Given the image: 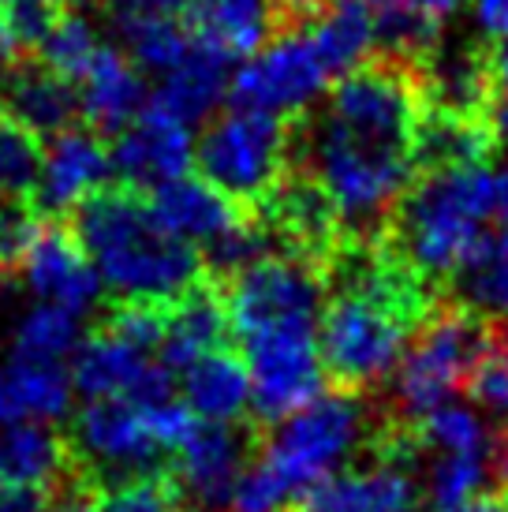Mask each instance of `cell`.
Listing matches in <instances>:
<instances>
[{"label":"cell","instance_id":"1","mask_svg":"<svg viewBox=\"0 0 508 512\" xmlns=\"http://www.w3.org/2000/svg\"><path fill=\"white\" fill-rule=\"evenodd\" d=\"M68 228L83 243L113 299L176 303L198 281H206L195 243L161 225L146 191L127 184L101 187L71 210Z\"/></svg>","mask_w":508,"mask_h":512},{"label":"cell","instance_id":"2","mask_svg":"<svg viewBox=\"0 0 508 512\" xmlns=\"http://www.w3.org/2000/svg\"><path fill=\"white\" fill-rule=\"evenodd\" d=\"M508 217V169L426 172L400 199L385 243L445 296L452 273Z\"/></svg>","mask_w":508,"mask_h":512},{"label":"cell","instance_id":"3","mask_svg":"<svg viewBox=\"0 0 508 512\" xmlns=\"http://www.w3.org/2000/svg\"><path fill=\"white\" fill-rule=\"evenodd\" d=\"M389 423H393V415L370 408L367 397L329 389L318 400H311L303 412L269 427L262 453L303 494L314 483L337 475L344 460L359 453V445L370 449L378 430H385Z\"/></svg>","mask_w":508,"mask_h":512},{"label":"cell","instance_id":"4","mask_svg":"<svg viewBox=\"0 0 508 512\" xmlns=\"http://www.w3.org/2000/svg\"><path fill=\"white\" fill-rule=\"evenodd\" d=\"M490 322L441 299L438 311L411 333V344L393 374L389 415L404 427L423 423L467 385V374L490 344Z\"/></svg>","mask_w":508,"mask_h":512},{"label":"cell","instance_id":"5","mask_svg":"<svg viewBox=\"0 0 508 512\" xmlns=\"http://www.w3.org/2000/svg\"><path fill=\"white\" fill-rule=\"evenodd\" d=\"M195 161L206 184L254 214L292 169V120L236 105L202 128Z\"/></svg>","mask_w":508,"mask_h":512},{"label":"cell","instance_id":"6","mask_svg":"<svg viewBox=\"0 0 508 512\" xmlns=\"http://www.w3.org/2000/svg\"><path fill=\"white\" fill-rule=\"evenodd\" d=\"M415 329L385 311L378 303L359 296L333 292L325 299L322 322H318V352L329 378V389L374 393L385 378H393L400 359L408 352Z\"/></svg>","mask_w":508,"mask_h":512},{"label":"cell","instance_id":"7","mask_svg":"<svg viewBox=\"0 0 508 512\" xmlns=\"http://www.w3.org/2000/svg\"><path fill=\"white\" fill-rule=\"evenodd\" d=\"M68 449L83 486H109L135 475H165L176 456L154 438L146 408L127 397L86 400L68 430Z\"/></svg>","mask_w":508,"mask_h":512},{"label":"cell","instance_id":"8","mask_svg":"<svg viewBox=\"0 0 508 512\" xmlns=\"http://www.w3.org/2000/svg\"><path fill=\"white\" fill-rule=\"evenodd\" d=\"M419 449L415 427L389 423L370 441V464L344 468L303 490L296 512H419Z\"/></svg>","mask_w":508,"mask_h":512},{"label":"cell","instance_id":"9","mask_svg":"<svg viewBox=\"0 0 508 512\" xmlns=\"http://www.w3.org/2000/svg\"><path fill=\"white\" fill-rule=\"evenodd\" d=\"M251 370V423L262 430L284 423L322 397L325 367L318 326H273L240 337Z\"/></svg>","mask_w":508,"mask_h":512},{"label":"cell","instance_id":"10","mask_svg":"<svg viewBox=\"0 0 508 512\" xmlns=\"http://www.w3.org/2000/svg\"><path fill=\"white\" fill-rule=\"evenodd\" d=\"M221 288L236 337L273 326H318L329 299L325 270L296 255L262 258Z\"/></svg>","mask_w":508,"mask_h":512},{"label":"cell","instance_id":"11","mask_svg":"<svg viewBox=\"0 0 508 512\" xmlns=\"http://www.w3.org/2000/svg\"><path fill=\"white\" fill-rule=\"evenodd\" d=\"M266 430L243 423H202L184 441L172 460V483L180 494V509L187 512H228L232 490L240 483L243 468L262 449Z\"/></svg>","mask_w":508,"mask_h":512},{"label":"cell","instance_id":"12","mask_svg":"<svg viewBox=\"0 0 508 512\" xmlns=\"http://www.w3.org/2000/svg\"><path fill=\"white\" fill-rule=\"evenodd\" d=\"M325 83H329V72L311 34H281L232 75V101L240 109H262V113L296 120L314 109Z\"/></svg>","mask_w":508,"mask_h":512},{"label":"cell","instance_id":"13","mask_svg":"<svg viewBox=\"0 0 508 512\" xmlns=\"http://www.w3.org/2000/svg\"><path fill=\"white\" fill-rule=\"evenodd\" d=\"M254 221L273 236L281 255L307 258L322 270L344 243V228H340L333 199L325 195V187L311 172L299 169V165L284 172L277 191L254 210Z\"/></svg>","mask_w":508,"mask_h":512},{"label":"cell","instance_id":"14","mask_svg":"<svg viewBox=\"0 0 508 512\" xmlns=\"http://www.w3.org/2000/svg\"><path fill=\"white\" fill-rule=\"evenodd\" d=\"M109 172H113V150L105 146L94 128H71L57 139H49L45 150L42 184L34 195V214L49 221V217H68L79 202H86L94 191L109 187Z\"/></svg>","mask_w":508,"mask_h":512},{"label":"cell","instance_id":"15","mask_svg":"<svg viewBox=\"0 0 508 512\" xmlns=\"http://www.w3.org/2000/svg\"><path fill=\"white\" fill-rule=\"evenodd\" d=\"M34 296L49 303V307H60L68 314H86L98 307L101 299V277L94 270L90 255L83 251V243L75 240V232L68 228V221L60 225H45L34 251L23 262V273H19Z\"/></svg>","mask_w":508,"mask_h":512},{"label":"cell","instance_id":"16","mask_svg":"<svg viewBox=\"0 0 508 512\" xmlns=\"http://www.w3.org/2000/svg\"><path fill=\"white\" fill-rule=\"evenodd\" d=\"M191 165V128L157 105H146L142 116L113 139V172L120 184L135 191H154L165 180L187 176Z\"/></svg>","mask_w":508,"mask_h":512},{"label":"cell","instance_id":"17","mask_svg":"<svg viewBox=\"0 0 508 512\" xmlns=\"http://www.w3.org/2000/svg\"><path fill=\"white\" fill-rule=\"evenodd\" d=\"M423 109L460 116H486L494 109V60L490 45L441 42L430 57L415 68Z\"/></svg>","mask_w":508,"mask_h":512},{"label":"cell","instance_id":"18","mask_svg":"<svg viewBox=\"0 0 508 512\" xmlns=\"http://www.w3.org/2000/svg\"><path fill=\"white\" fill-rule=\"evenodd\" d=\"M4 113L27 124L42 139H57L79 128L83 98L68 75L53 72L42 57H15L4 75Z\"/></svg>","mask_w":508,"mask_h":512},{"label":"cell","instance_id":"19","mask_svg":"<svg viewBox=\"0 0 508 512\" xmlns=\"http://www.w3.org/2000/svg\"><path fill=\"white\" fill-rule=\"evenodd\" d=\"M79 83H83L79 86V98H83L86 128H94L101 139L124 135L142 116V109L150 105L139 64L127 57V53L113 49V45H101L94 64L86 68V75Z\"/></svg>","mask_w":508,"mask_h":512},{"label":"cell","instance_id":"20","mask_svg":"<svg viewBox=\"0 0 508 512\" xmlns=\"http://www.w3.org/2000/svg\"><path fill=\"white\" fill-rule=\"evenodd\" d=\"M150 206H154V214L161 217V225L169 232H176L187 243H202V247H210L213 240H221L232 228L251 221V214L243 210L240 202L221 195L202 176L165 180L161 187L150 191Z\"/></svg>","mask_w":508,"mask_h":512},{"label":"cell","instance_id":"21","mask_svg":"<svg viewBox=\"0 0 508 512\" xmlns=\"http://www.w3.org/2000/svg\"><path fill=\"white\" fill-rule=\"evenodd\" d=\"M494 120L486 116H460L441 113V109H423L419 124H415V172H452V169H475V165H490L497 154Z\"/></svg>","mask_w":508,"mask_h":512},{"label":"cell","instance_id":"22","mask_svg":"<svg viewBox=\"0 0 508 512\" xmlns=\"http://www.w3.org/2000/svg\"><path fill=\"white\" fill-rule=\"evenodd\" d=\"M232 337H236V329H232V314L225 303V288L213 285L206 277L172 303L169 333L161 344V363L184 374L206 352L232 348Z\"/></svg>","mask_w":508,"mask_h":512},{"label":"cell","instance_id":"23","mask_svg":"<svg viewBox=\"0 0 508 512\" xmlns=\"http://www.w3.org/2000/svg\"><path fill=\"white\" fill-rule=\"evenodd\" d=\"M232 60L236 57H228L225 49L195 38L187 57L169 75H161V86L154 90L150 105L184 120L187 128L206 120L217 109V101L232 94Z\"/></svg>","mask_w":508,"mask_h":512},{"label":"cell","instance_id":"24","mask_svg":"<svg viewBox=\"0 0 508 512\" xmlns=\"http://www.w3.org/2000/svg\"><path fill=\"white\" fill-rule=\"evenodd\" d=\"M0 483L45 486L64 494L79 483L68 438H60L49 423H8L0 427Z\"/></svg>","mask_w":508,"mask_h":512},{"label":"cell","instance_id":"25","mask_svg":"<svg viewBox=\"0 0 508 512\" xmlns=\"http://www.w3.org/2000/svg\"><path fill=\"white\" fill-rule=\"evenodd\" d=\"M71 370L53 359L12 356L0 367V427L57 423L71 412Z\"/></svg>","mask_w":508,"mask_h":512},{"label":"cell","instance_id":"26","mask_svg":"<svg viewBox=\"0 0 508 512\" xmlns=\"http://www.w3.org/2000/svg\"><path fill=\"white\" fill-rule=\"evenodd\" d=\"M184 404L202 423L251 419V370L232 348H217L184 370Z\"/></svg>","mask_w":508,"mask_h":512},{"label":"cell","instance_id":"27","mask_svg":"<svg viewBox=\"0 0 508 512\" xmlns=\"http://www.w3.org/2000/svg\"><path fill=\"white\" fill-rule=\"evenodd\" d=\"M187 19L195 38L225 49L228 57H247L281 38L273 0H191Z\"/></svg>","mask_w":508,"mask_h":512},{"label":"cell","instance_id":"28","mask_svg":"<svg viewBox=\"0 0 508 512\" xmlns=\"http://www.w3.org/2000/svg\"><path fill=\"white\" fill-rule=\"evenodd\" d=\"M154 359H142L139 348L124 344L109 329H94L86 341H79L75 359H71V385L86 400H113L135 397L142 378Z\"/></svg>","mask_w":508,"mask_h":512},{"label":"cell","instance_id":"29","mask_svg":"<svg viewBox=\"0 0 508 512\" xmlns=\"http://www.w3.org/2000/svg\"><path fill=\"white\" fill-rule=\"evenodd\" d=\"M445 299L494 326H508V236L501 228H494L452 273Z\"/></svg>","mask_w":508,"mask_h":512},{"label":"cell","instance_id":"30","mask_svg":"<svg viewBox=\"0 0 508 512\" xmlns=\"http://www.w3.org/2000/svg\"><path fill=\"white\" fill-rule=\"evenodd\" d=\"M311 42L329 75H348L370 60L374 49V8L363 0H333L314 23Z\"/></svg>","mask_w":508,"mask_h":512},{"label":"cell","instance_id":"31","mask_svg":"<svg viewBox=\"0 0 508 512\" xmlns=\"http://www.w3.org/2000/svg\"><path fill=\"white\" fill-rule=\"evenodd\" d=\"M42 169V135H34L15 116L0 113V195H8V202H34Z\"/></svg>","mask_w":508,"mask_h":512},{"label":"cell","instance_id":"32","mask_svg":"<svg viewBox=\"0 0 508 512\" xmlns=\"http://www.w3.org/2000/svg\"><path fill=\"white\" fill-rule=\"evenodd\" d=\"M486 468H490L486 453H441L426 471V509L460 512L467 501L479 498Z\"/></svg>","mask_w":508,"mask_h":512},{"label":"cell","instance_id":"33","mask_svg":"<svg viewBox=\"0 0 508 512\" xmlns=\"http://www.w3.org/2000/svg\"><path fill=\"white\" fill-rule=\"evenodd\" d=\"M79 348V318L60 307H49V303H38L30 314L19 318L15 326V341H12V356L23 359H60Z\"/></svg>","mask_w":508,"mask_h":512},{"label":"cell","instance_id":"34","mask_svg":"<svg viewBox=\"0 0 508 512\" xmlns=\"http://www.w3.org/2000/svg\"><path fill=\"white\" fill-rule=\"evenodd\" d=\"M101 38L94 23H90V15H79V12H64L60 15V23L53 27V34L45 38V45L34 53V57H42L53 72L68 75L71 83H79L86 75V68L94 64L101 49Z\"/></svg>","mask_w":508,"mask_h":512},{"label":"cell","instance_id":"35","mask_svg":"<svg viewBox=\"0 0 508 512\" xmlns=\"http://www.w3.org/2000/svg\"><path fill=\"white\" fill-rule=\"evenodd\" d=\"M415 434L423 449H438V453H494L482 419L460 404H445L438 412H430L423 423H415Z\"/></svg>","mask_w":508,"mask_h":512},{"label":"cell","instance_id":"36","mask_svg":"<svg viewBox=\"0 0 508 512\" xmlns=\"http://www.w3.org/2000/svg\"><path fill=\"white\" fill-rule=\"evenodd\" d=\"M120 34H124L131 60L139 64V72H154V75H169L187 57L191 42H195L191 27H180V19L139 23V27H127Z\"/></svg>","mask_w":508,"mask_h":512},{"label":"cell","instance_id":"37","mask_svg":"<svg viewBox=\"0 0 508 512\" xmlns=\"http://www.w3.org/2000/svg\"><path fill=\"white\" fill-rule=\"evenodd\" d=\"M172 303H150V299H113L101 314V329H109L124 344L150 352L165 344Z\"/></svg>","mask_w":508,"mask_h":512},{"label":"cell","instance_id":"38","mask_svg":"<svg viewBox=\"0 0 508 512\" xmlns=\"http://www.w3.org/2000/svg\"><path fill=\"white\" fill-rule=\"evenodd\" d=\"M296 501H299V490L258 449V456L243 468L240 483L232 490L228 512H296Z\"/></svg>","mask_w":508,"mask_h":512},{"label":"cell","instance_id":"39","mask_svg":"<svg viewBox=\"0 0 508 512\" xmlns=\"http://www.w3.org/2000/svg\"><path fill=\"white\" fill-rule=\"evenodd\" d=\"M98 494L101 512H180V494L172 483V471L165 475H135L109 486H90Z\"/></svg>","mask_w":508,"mask_h":512},{"label":"cell","instance_id":"40","mask_svg":"<svg viewBox=\"0 0 508 512\" xmlns=\"http://www.w3.org/2000/svg\"><path fill=\"white\" fill-rule=\"evenodd\" d=\"M64 15L60 0H12L0 12V30L19 57H34Z\"/></svg>","mask_w":508,"mask_h":512},{"label":"cell","instance_id":"41","mask_svg":"<svg viewBox=\"0 0 508 512\" xmlns=\"http://www.w3.org/2000/svg\"><path fill=\"white\" fill-rule=\"evenodd\" d=\"M45 221L34 214L30 202H4L0 206V277L23 273V262L34 251Z\"/></svg>","mask_w":508,"mask_h":512},{"label":"cell","instance_id":"42","mask_svg":"<svg viewBox=\"0 0 508 512\" xmlns=\"http://www.w3.org/2000/svg\"><path fill=\"white\" fill-rule=\"evenodd\" d=\"M105 12L116 27H139V23H165L191 12V0H105Z\"/></svg>","mask_w":508,"mask_h":512},{"label":"cell","instance_id":"43","mask_svg":"<svg viewBox=\"0 0 508 512\" xmlns=\"http://www.w3.org/2000/svg\"><path fill=\"white\" fill-rule=\"evenodd\" d=\"M57 494L45 486L0 483V512H53Z\"/></svg>","mask_w":508,"mask_h":512},{"label":"cell","instance_id":"44","mask_svg":"<svg viewBox=\"0 0 508 512\" xmlns=\"http://www.w3.org/2000/svg\"><path fill=\"white\" fill-rule=\"evenodd\" d=\"M475 23L490 45L508 42V0H475Z\"/></svg>","mask_w":508,"mask_h":512},{"label":"cell","instance_id":"45","mask_svg":"<svg viewBox=\"0 0 508 512\" xmlns=\"http://www.w3.org/2000/svg\"><path fill=\"white\" fill-rule=\"evenodd\" d=\"M53 512H101V505H98V494L90 486L75 483L53 501Z\"/></svg>","mask_w":508,"mask_h":512},{"label":"cell","instance_id":"46","mask_svg":"<svg viewBox=\"0 0 508 512\" xmlns=\"http://www.w3.org/2000/svg\"><path fill=\"white\" fill-rule=\"evenodd\" d=\"M419 4V12H426L434 23H445V19H452V15L464 8V0H415Z\"/></svg>","mask_w":508,"mask_h":512},{"label":"cell","instance_id":"47","mask_svg":"<svg viewBox=\"0 0 508 512\" xmlns=\"http://www.w3.org/2000/svg\"><path fill=\"white\" fill-rule=\"evenodd\" d=\"M460 512H508V494L497 490V494H479L475 501H467Z\"/></svg>","mask_w":508,"mask_h":512},{"label":"cell","instance_id":"48","mask_svg":"<svg viewBox=\"0 0 508 512\" xmlns=\"http://www.w3.org/2000/svg\"><path fill=\"white\" fill-rule=\"evenodd\" d=\"M15 57H19V53H15L12 42H8L4 30H0V101H4V75H8V68L15 64Z\"/></svg>","mask_w":508,"mask_h":512},{"label":"cell","instance_id":"49","mask_svg":"<svg viewBox=\"0 0 508 512\" xmlns=\"http://www.w3.org/2000/svg\"><path fill=\"white\" fill-rule=\"evenodd\" d=\"M60 4H64V12H79V15L94 12V8H105V0H60Z\"/></svg>","mask_w":508,"mask_h":512},{"label":"cell","instance_id":"50","mask_svg":"<svg viewBox=\"0 0 508 512\" xmlns=\"http://www.w3.org/2000/svg\"><path fill=\"white\" fill-rule=\"evenodd\" d=\"M374 12H385V8H400V4H411V0H363Z\"/></svg>","mask_w":508,"mask_h":512},{"label":"cell","instance_id":"51","mask_svg":"<svg viewBox=\"0 0 508 512\" xmlns=\"http://www.w3.org/2000/svg\"><path fill=\"white\" fill-rule=\"evenodd\" d=\"M497 228H501V232H505V236H508V217H505V225H497Z\"/></svg>","mask_w":508,"mask_h":512},{"label":"cell","instance_id":"52","mask_svg":"<svg viewBox=\"0 0 508 512\" xmlns=\"http://www.w3.org/2000/svg\"><path fill=\"white\" fill-rule=\"evenodd\" d=\"M8 4H12V0H0V12H4V8H8Z\"/></svg>","mask_w":508,"mask_h":512}]
</instances>
